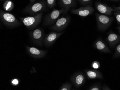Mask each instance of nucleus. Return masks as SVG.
Segmentation results:
<instances>
[{"label": "nucleus", "instance_id": "1", "mask_svg": "<svg viewBox=\"0 0 120 90\" xmlns=\"http://www.w3.org/2000/svg\"><path fill=\"white\" fill-rule=\"evenodd\" d=\"M42 15L43 13L41 12L32 16L19 17V19L26 27L30 29H33L40 23Z\"/></svg>", "mask_w": 120, "mask_h": 90}, {"label": "nucleus", "instance_id": "2", "mask_svg": "<svg viewBox=\"0 0 120 90\" xmlns=\"http://www.w3.org/2000/svg\"><path fill=\"white\" fill-rule=\"evenodd\" d=\"M46 1L42 0L29 5L24 9L23 11L26 13L33 16L44 11L46 8Z\"/></svg>", "mask_w": 120, "mask_h": 90}, {"label": "nucleus", "instance_id": "3", "mask_svg": "<svg viewBox=\"0 0 120 90\" xmlns=\"http://www.w3.org/2000/svg\"><path fill=\"white\" fill-rule=\"evenodd\" d=\"M0 18L3 24L8 27H17L21 24L13 14L2 10L0 12Z\"/></svg>", "mask_w": 120, "mask_h": 90}, {"label": "nucleus", "instance_id": "4", "mask_svg": "<svg viewBox=\"0 0 120 90\" xmlns=\"http://www.w3.org/2000/svg\"><path fill=\"white\" fill-rule=\"evenodd\" d=\"M98 29L100 31L106 30L112 24V17L102 14L97 13L96 15Z\"/></svg>", "mask_w": 120, "mask_h": 90}, {"label": "nucleus", "instance_id": "5", "mask_svg": "<svg viewBox=\"0 0 120 90\" xmlns=\"http://www.w3.org/2000/svg\"><path fill=\"white\" fill-rule=\"evenodd\" d=\"M63 13H67L65 9H54L51 12L48 14L45 17L44 21V25L45 26L51 25L55 23L60 17Z\"/></svg>", "mask_w": 120, "mask_h": 90}, {"label": "nucleus", "instance_id": "6", "mask_svg": "<svg viewBox=\"0 0 120 90\" xmlns=\"http://www.w3.org/2000/svg\"><path fill=\"white\" fill-rule=\"evenodd\" d=\"M70 21L69 16L63 17L56 21L55 24L50 27V29L58 32L63 31L68 26Z\"/></svg>", "mask_w": 120, "mask_h": 90}, {"label": "nucleus", "instance_id": "7", "mask_svg": "<svg viewBox=\"0 0 120 90\" xmlns=\"http://www.w3.org/2000/svg\"><path fill=\"white\" fill-rule=\"evenodd\" d=\"M44 35V31L40 28L32 31L30 34L31 39L33 42L40 46L42 45Z\"/></svg>", "mask_w": 120, "mask_h": 90}, {"label": "nucleus", "instance_id": "8", "mask_svg": "<svg viewBox=\"0 0 120 90\" xmlns=\"http://www.w3.org/2000/svg\"><path fill=\"white\" fill-rule=\"evenodd\" d=\"M94 9L91 5H87L77 9H72L71 12L73 14L79 15L82 17H86L92 14Z\"/></svg>", "mask_w": 120, "mask_h": 90}, {"label": "nucleus", "instance_id": "9", "mask_svg": "<svg viewBox=\"0 0 120 90\" xmlns=\"http://www.w3.org/2000/svg\"><path fill=\"white\" fill-rule=\"evenodd\" d=\"M71 80L75 87L79 88L85 82L86 78L82 72H76L72 76Z\"/></svg>", "mask_w": 120, "mask_h": 90}, {"label": "nucleus", "instance_id": "10", "mask_svg": "<svg viewBox=\"0 0 120 90\" xmlns=\"http://www.w3.org/2000/svg\"><path fill=\"white\" fill-rule=\"evenodd\" d=\"M26 49L28 53L31 56L35 58L41 59L47 54V51L41 50L34 47L26 46Z\"/></svg>", "mask_w": 120, "mask_h": 90}, {"label": "nucleus", "instance_id": "11", "mask_svg": "<svg viewBox=\"0 0 120 90\" xmlns=\"http://www.w3.org/2000/svg\"><path fill=\"white\" fill-rule=\"evenodd\" d=\"M63 33V32H51L46 35L45 37L44 38V45L46 46L52 45Z\"/></svg>", "mask_w": 120, "mask_h": 90}, {"label": "nucleus", "instance_id": "12", "mask_svg": "<svg viewBox=\"0 0 120 90\" xmlns=\"http://www.w3.org/2000/svg\"><path fill=\"white\" fill-rule=\"evenodd\" d=\"M95 7L100 13L108 16L112 15V12L116 11L106 4L100 2H97L95 3Z\"/></svg>", "mask_w": 120, "mask_h": 90}, {"label": "nucleus", "instance_id": "13", "mask_svg": "<svg viewBox=\"0 0 120 90\" xmlns=\"http://www.w3.org/2000/svg\"><path fill=\"white\" fill-rule=\"evenodd\" d=\"M95 48L99 51L103 53H110L111 51L104 41L101 39H98L94 43Z\"/></svg>", "mask_w": 120, "mask_h": 90}, {"label": "nucleus", "instance_id": "14", "mask_svg": "<svg viewBox=\"0 0 120 90\" xmlns=\"http://www.w3.org/2000/svg\"><path fill=\"white\" fill-rule=\"evenodd\" d=\"M85 72L87 78L89 79H103V76L101 73L96 70H87L85 71Z\"/></svg>", "mask_w": 120, "mask_h": 90}, {"label": "nucleus", "instance_id": "15", "mask_svg": "<svg viewBox=\"0 0 120 90\" xmlns=\"http://www.w3.org/2000/svg\"><path fill=\"white\" fill-rule=\"evenodd\" d=\"M106 40L110 46L113 47L120 41V36L114 33H110L108 35Z\"/></svg>", "mask_w": 120, "mask_h": 90}, {"label": "nucleus", "instance_id": "16", "mask_svg": "<svg viewBox=\"0 0 120 90\" xmlns=\"http://www.w3.org/2000/svg\"><path fill=\"white\" fill-rule=\"evenodd\" d=\"M59 1L60 6L65 9L67 13L70 8L75 7L76 4L75 0H59Z\"/></svg>", "mask_w": 120, "mask_h": 90}, {"label": "nucleus", "instance_id": "17", "mask_svg": "<svg viewBox=\"0 0 120 90\" xmlns=\"http://www.w3.org/2000/svg\"><path fill=\"white\" fill-rule=\"evenodd\" d=\"M3 7L5 11L8 12L11 11L14 8V3L10 0H7L3 3Z\"/></svg>", "mask_w": 120, "mask_h": 90}, {"label": "nucleus", "instance_id": "18", "mask_svg": "<svg viewBox=\"0 0 120 90\" xmlns=\"http://www.w3.org/2000/svg\"><path fill=\"white\" fill-rule=\"evenodd\" d=\"M72 88V84L69 83H66L63 85L59 89L60 90H71Z\"/></svg>", "mask_w": 120, "mask_h": 90}, {"label": "nucleus", "instance_id": "19", "mask_svg": "<svg viewBox=\"0 0 120 90\" xmlns=\"http://www.w3.org/2000/svg\"><path fill=\"white\" fill-rule=\"evenodd\" d=\"M56 0H47L46 4L48 7L52 8L56 6Z\"/></svg>", "mask_w": 120, "mask_h": 90}, {"label": "nucleus", "instance_id": "20", "mask_svg": "<svg viewBox=\"0 0 120 90\" xmlns=\"http://www.w3.org/2000/svg\"><path fill=\"white\" fill-rule=\"evenodd\" d=\"M101 87L99 83L94 84L91 86L89 88V90H101Z\"/></svg>", "mask_w": 120, "mask_h": 90}, {"label": "nucleus", "instance_id": "21", "mask_svg": "<svg viewBox=\"0 0 120 90\" xmlns=\"http://www.w3.org/2000/svg\"><path fill=\"white\" fill-rule=\"evenodd\" d=\"M113 14L115 16L117 22L120 24V11L116 10V11L112 12Z\"/></svg>", "mask_w": 120, "mask_h": 90}, {"label": "nucleus", "instance_id": "22", "mask_svg": "<svg viewBox=\"0 0 120 90\" xmlns=\"http://www.w3.org/2000/svg\"><path fill=\"white\" fill-rule=\"evenodd\" d=\"M91 66L94 69H98L100 67V63L98 61H94L92 63Z\"/></svg>", "mask_w": 120, "mask_h": 90}, {"label": "nucleus", "instance_id": "23", "mask_svg": "<svg viewBox=\"0 0 120 90\" xmlns=\"http://www.w3.org/2000/svg\"><path fill=\"white\" fill-rule=\"evenodd\" d=\"M114 58L120 57V44H119L116 48L115 53L114 54Z\"/></svg>", "mask_w": 120, "mask_h": 90}, {"label": "nucleus", "instance_id": "24", "mask_svg": "<svg viewBox=\"0 0 120 90\" xmlns=\"http://www.w3.org/2000/svg\"><path fill=\"white\" fill-rule=\"evenodd\" d=\"M11 83L12 85L16 86L19 84V80L18 79L14 78L11 80Z\"/></svg>", "mask_w": 120, "mask_h": 90}, {"label": "nucleus", "instance_id": "25", "mask_svg": "<svg viewBox=\"0 0 120 90\" xmlns=\"http://www.w3.org/2000/svg\"><path fill=\"white\" fill-rule=\"evenodd\" d=\"M78 0L82 4L84 5L90 4L92 1V0Z\"/></svg>", "mask_w": 120, "mask_h": 90}, {"label": "nucleus", "instance_id": "26", "mask_svg": "<svg viewBox=\"0 0 120 90\" xmlns=\"http://www.w3.org/2000/svg\"><path fill=\"white\" fill-rule=\"evenodd\" d=\"M101 90H111V89H110L109 87L106 84H104V86H102V88H101Z\"/></svg>", "mask_w": 120, "mask_h": 90}, {"label": "nucleus", "instance_id": "27", "mask_svg": "<svg viewBox=\"0 0 120 90\" xmlns=\"http://www.w3.org/2000/svg\"><path fill=\"white\" fill-rule=\"evenodd\" d=\"M115 10H118L120 11V6L118 7H114V8Z\"/></svg>", "mask_w": 120, "mask_h": 90}, {"label": "nucleus", "instance_id": "28", "mask_svg": "<svg viewBox=\"0 0 120 90\" xmlns=\"http://www.w3.org/2000/svg\"><path fill=\"white\" fill-rule=\"evenodd\" d=\"M36 0H30V3H33L35 2Z\"/></svg>", "mask_w": 120, "mask_h": 90}, {"label": "nucleus", "instance_id": "29", "mask_svg": "<svg viewBox=\"0 0 120 90\" xmlns=\"http://www.w3.org/2000/svg\"><path fill=\"white\" fill-rule=\"evenodd\" d=\"M117 29L118 30L119 32L120 33V25L117 27Z\"/></svg>", "mask_w": 120, "mask_h": 90}, {"label": "nucleus", "instance_id": "30", "mask_svg": "<svg viewBox=\"0 0 120 90\" xmlns=\"http://www.w3.org/2000/svg\"><path fill=\"white\" fill-rule=\"evenodd\" d=\"M112 1H114V2H118V1H120V0H109Z\"/></svg>", "mask_w": 120, "mask_h": 90}, {"label": "nucleus", "instance_id": "31", "mask_svg": "<svg viewBox=\"0 0 120 90\" xmlns=\"http://www.w3.org/2000/svg\"><path fill=\"white\" fill-rule=\"evenodd\" d=\"M0 0L2 1H5L7 0Z\"/></svg>", "mask_w": 120, "mask_h": 90}]
</instances>
